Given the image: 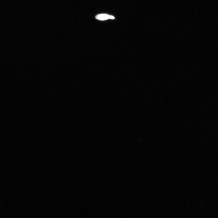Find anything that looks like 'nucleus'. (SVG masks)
Returning <instances> with one entry per match:
<instances>
[{
    "label": "nucleus",
    "instance_id": "obj_1",
    "mask_svg": "<svg viewBox=\"0 0 218 218\" xmlns=\"http://www.w3.org/2000/svg\"><path fill=\"white\" fill-rule=\"evenodd\" d=\"M96 18L98 20L101 21L109 19H115L114 16L104 14H98L96 16Z\"/></svg>",
    "mask_w": 218,
    "mask_h": 218
}]
</instances>
